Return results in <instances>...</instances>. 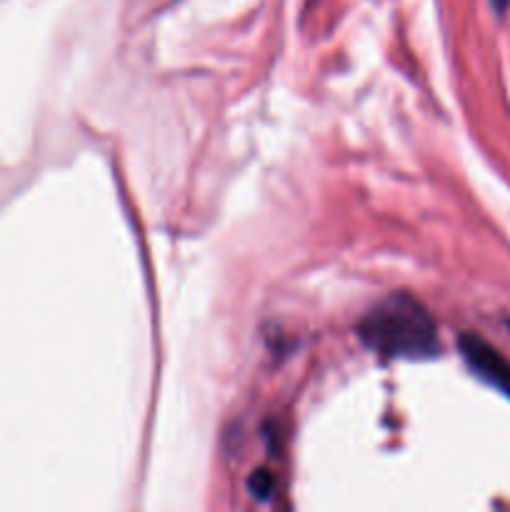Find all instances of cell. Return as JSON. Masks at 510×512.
<instances>
[{
	"label": "cell",
	"instance_id": "1",
	"mask_svg": "<svg viewBox=\"0 0 510 512\" xmlns=\"http://www.w3.org/2000/svg\"><path fill=\"white\" fill-rule=\"evenodd\" d=\"M370 350L385 358L423 360L438 353V328L428 310L410 295H390L375 305L358 325Z\"/></svg>",
	"mask_w": 510,
	"mask_h": 512
},
{
	"label": "cell",
	"instance_id": "2",
	"mask_svg": "<svg viewBox=\"0 0 510 512\" xmlns=\"http://www.w3.org/2000/svg\"><path fill=\"white\" fill-rule=\"evenodd\" d=\"M460 353H463L465 363L470 365V370L478 378H483L485 383L493 385L495 390L510 398V363L493 345L485 343L478 335H463L460 338Z\"/></svg>",
	"mask_w": 510,
	"mask_h": 512
},
{
	"label": "cell",
	"instance_id": "3",
	"mask_svg": "<svg viewBox=\"0 0 510 512\" xmlns=\"http://www.w3.org/2000/svg\"><path fill=\"white\" fill-rule=\"evenodd\" d=\"M490 3H493V8L498 10V13H505V10H508V5H510V0H490Z\"/></svg>",
	"mask_w": 510,
	"mask_h": 512
}]
</instances>
